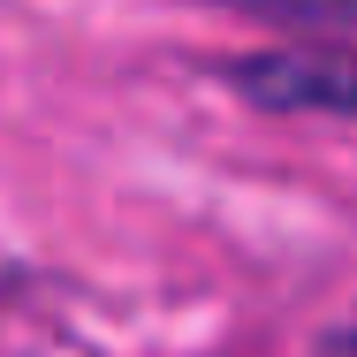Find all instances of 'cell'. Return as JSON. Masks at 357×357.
<instances>
[{
    "mask_svg": "<svg viewBox=\"0 0 357 357\" xmlns=\"http://www.w3.org/2000/svg\"><path fill=\"white\" fill-rule=\"evenodd\" d=\"M228 84L251 107H304V114H350L357 122V54H319V46H289L236 61Z\"/></svg>",
    "mask_w": 357,
    "mask_h": 357,
    "instance_id": "cell-1",
    "label": "cell"
},
{
    "mask_svg": "<svg viewBox=\"0 0 357 357\" xmlns=\"http://www.w3.org/2000/svg\"><path fill=\"white\" fill-rule=\"evenodd\" d=\"M282 31H357V0H236Z\"/></svg>",
    "mask_w": 357,
    "mask_h": 357,
    "instance_id": "cell-2",
    "label": "cell"
},
{
    "mask_svg": "<svg viewBox=\"0 0 357 357\" xmlns=\"http://www.w3.org/2000/svg\"><path fill=\"white\" fill-rule=\"evenodd\" d=\"M342 357H357V335H350V342H342Z\"/></svg>",
    "mask_w": 357,
    "mask_h": 357,
    "instance_id": "cell-3",
    "label": "cell"
}]
</instances>
